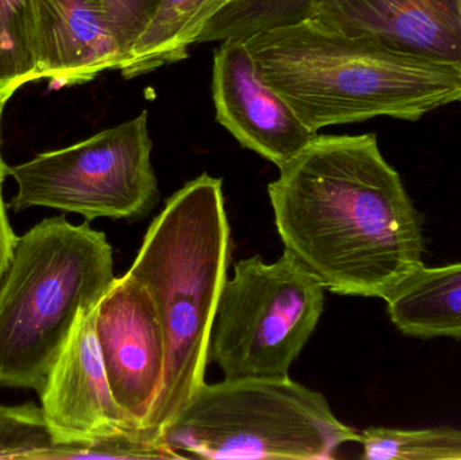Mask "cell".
I'll use <instances>...</instances> for the list:
<instances>
[{
  "label": "cell",
  "mask_w": 461,
  "mask_h": 460,
  "mask_svg": "<svg viewBox=\"0 0 461 460\" xmlns=\"http://www.w3.org/2000/svg\"><path fill=\"white\" fill-rule=\"evenodd\" d=\"M278 169L276 231L325 291L384 300L424 266L421 218L375 135H316Z\"/></svg>",
  "instance_id": "cell-1"
},
{
  "label": "cell",
  "mask_w": 461,
  "mask_h": 460,
  "mask_svg": "<svg viewBox=\"0 0 461 460\" xmlns=\"http://www.w3.org/2000/svg\"><path fill=\"white\" fill-rule=\"evenodd\" d=\"M263 78L312 131L387 116L419 121L461 102V69L313 21L244 40Z\"/></svg>",
  "instance_id": "cell-2"
},
{
  "label": "cell",
  "mask_w": 461,
  "mask_h": 460,
  "mask_svg": "<svg viewBox=\"0 0 461 460\" xmlns=\"http://www.w3.org/2000/svg\"><path fill=\"white\" fill-rule=\"evenodd\" d=\"M230 251L223 183L207 173L167 200L143 238L129 273L150 292L167 348L164 383L146 428L162 432L205 383Z\"/></svg>",
  "instance_id": "cell-3"
},
{
  "label": "cell",
  "mask_w": 461,
  "mask_h": 460,
  "mask_svg": "<svg viewBox=\"0 0 461 460\" xmlns=\"http://www.w3.org/2000/svg\"><path fill=\"white\" fill-rule=\"evenodd\" d=\"M115 280L113 248L88 221L48 218L19 238L0 280V386L40 393L78 312Z\"/></svg>",
  "instance_id": "cell-4"
},
{
  "label": "cell",
  "mask_w": 461,
  "mask_h": 460,
  "mask_svg": "<svg viewBox=\"0 0 461 460\" xmlns=\"http://www.w3.org/2000/svg\"><path fill=\"white\" fill-rule=\"evenodd\" d=\"M162 435L173 450L202 459L330 460L360 442L320 392L289 377L204 383Z\"/></svg>",
  "instance_id": "cell-5"
},
{
  "label": "cell",
  "mask_w": 461,
  "mask_h": 460,
  "mask_svg": "<svg viewBox=\"0 0 461 460\" xmlns=\"http://www.w3.org/2000/svg\"><path fill=\"white\" fill-rule=\"evenodd\" d=\"M325 288L287 251L236 262L219 299L208 361L224 380L289 377L324 311Z\"/></svg>",
  "instance_id": "cell-6"
},
{
  "label": "cell",
  "mask_w": 461,
  "mask_h": 460,
  "mask_svg": "<svg viewBox=\"0 0 461 460\" xmlns=\"http://www.w3.org/2000/svg\"><path fill=\"white\" fill-rule=\"evenodd\" d=\"M148 111L68 148L8 167L18 192L7 208L48 207L97 218H145L159 200Z\"/></svg>",
  "instance_id": "cell-7"
},
{
  "label": "cell",
  "mask_w": 461,
  "mask_h": 460,
  "mask_svg": "<svg viewBox=\"0 0 461 460\" xmlns=\"http://www.w3.org/2000/svg\"><path fill=\"white\" fill-rule=\"evenodd\" d=\"M97 340L119 407L145 427L164 383L167 348L150 292L129 272L96 310Z\"/></svg>",
  "instance_id": "cell-8"
},
{
  "label": "cell",
  "mask_w": 461,
  "mask_h": 460,
  "mask_svg": "<svg viewBox=\"0 0 461 460\" xmlns=\"http://www.w3.org/2000/svg\"><path fill=\"white\" fill-rule=\"evenodd\" d=\"M99 305V304H97ZM96 307L83 308L41 389V410L59 450L138 426L116 402L97 340Z\"/></svg>",
  "instance_id": "cell-9"
},
{
  "label": "cell",
  "mask_w": 461,
  "mask_h": 460,
  "mask_svg": "<svg viewBox=\"0 0 461 460\" xmlns=\"http://www.w3.org/2000/svg\"><path fill=\"white\" fill-rule=\"evenodd\" d=\"M212 95L216 121L243 148L278 167L317 135L263 78L244 40L223 41L215 51Z\"/></svg>",
  "instance_id": "cell-10"
},
{
  "label": "cell",
  "mask_w": 461,
  "mask_h": 460,
  "mask_svg": "<svg viewBox=\"0 0 461 460\" xmlns=\"http://www.w3.org/2000/svg\"><path fill=\"white\" fill-rule=\"evenodd\" d=\"M308 21L461 69L456 0H319Z\"/></svg>",
  "instance_id": "cell-11"
},
{
  "label": "cell",
  "mask_w": 461,
  "mask_h": 460,
  "mask_svg": "<svg viewBox=\"0 0 461 460\" xmlns=\"http://www.w3.org/2000/svg\"><path fill=\"white\" fill-rule=\"evenodd\" d=\"M32 48L40 80L57 86L86 83L122 61L99 0H32Z\"/></svg>",
  "instance_id": "cell-12"
},
{
  "label": "cell",
  "mask_w": 461,
  "mask_h": 460,
  "mask_svg": "<svg viewBox=\"0 0 461 460\" xmlns=\"http://www.w3.org/2000/svg\"><path fill=\"white\" fill-rule=\"evenodd\" d=\"M384 302L406 337L461 339V264L420 267Z\"/></svg>",
  "instance_id": "cell-13"
},
{
  "label": "cell",
  "mask_w": 461,
  "mask_h": 460,
  "mask_svg": "<svg viewBox=\"0 0 461 460\" xmlns=\"http://www.w3.org/2000/svg\"><path fill=\"white\" fill-rule=\"evenodd\" d=\"M233 0H159L153 15L119 65L126 78L183 61L211 21Z\"/></svg>",
  "instance_id": "cell-14"
},
{
  "label": "cell",
  "mask_w": 461,
  "mask_h": 460,
  "mask_svg": "<svg viewBox=\"0 0 461 460\" xmlns=\"http://www.w3.org/2000/svg\"><path fill=\"white\" fill-rule=\"evenodd\" d=\"M319 0H233L205 27L197 43L247 40L311 18Z\"/></svg>",
  "instance_id": "cell-15"
},
{
  "label": "cell",
  "mask_w": 461,
  "mask_h": 460,
  "mask_svg": "<svg viewBox=\"0 0 461 460\" xmlns=\"http://www.w3.org/2000/svg\"><path fill=\"white\" fill-rule=\"evenodd\" d=\"M359 443L367 460H461V429L371 427Z\"/></svg>",
  "instance_id": "cell-16"
},
{
  "label": "cell",
  "mask_w": 461,
  "mask_h": 460,
  "mask_svg": "<svg viewBox=\"0 0 461 460\" xmlns=\"http://www.w3.org/2000/svg\"><path fill=\"white\" fill-rule=\"evenodd\" d=\"M40 80L32 48V0H0V95Z\"/></svg>",
  "instance_id": "cell-17"
},
{
  "label": "cell",
  "mask_w": 461,
  "mask_h": 460,
  "mask_svg": "<svg viewBox=\"0 0 461 460\" xmlns=\"http://www.w3.org/2000/svg\"><path fill=\"white\" fill-rule=\"evenodd\" d=\"M57 451L41 408L0 407V459H56Z\"/></svg>",
  "instance_id": "cell-18"
},
{
  "label": "cell",
  "mask_w": 461,
  "mask_h": 460,
  "mask_svg": "<svg viewBox=\"0 0 461 460\" xmlns=\"http://www.w3.org/2000/svg\"><path fill=\"white\" fill-rule=\"evenodd\" d=\"M99 3L123 61L159 0H99Z\"/></svg>",
  "instance_id": "cell-19"
},
{
  "label": "cell",
  "mask_w": 461,
  "mask_h": 460,
  "mask_svg": "<svg viewBox=\"0 0 461 460\" xmlns=\"http://www.w3.org/2000/svg\"><path fill=\"white\" fill-rule=\"evenodd\" d=\"M8 100H10L8 97L0 95V123H2L3 111H5ZM7 176L8 167L3 159L2 149H0V280L7 270L14 248H15L16 242L19 239V237H16L15 232H14L13 227H11L10 221H8L7 205H5V199H3V184H5Z\"/></svg>",
  "instance_id": "cell-20"
},
{
  "label": "cell",
  "mask_w": 461,
  "mask_h": 460,
  "mask_svg": "<svg viewBox=\"0 0 461 460\" xmlns=\"http://www.w3.org/2000/svg\"><path fill=\"white\" fill-rule=\"evenodd\" d=\"M457 11H459V16L461 21V0H456Z\"/></svg>",
  "instance_id": "cell-21"
}]
</instances>
